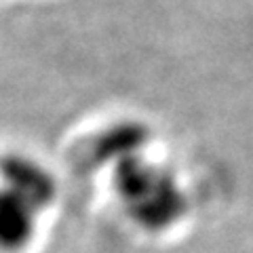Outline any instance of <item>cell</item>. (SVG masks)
<instances>
[{
	"instance_id": "cell-1",
	"label": "cell",
	"mask_w": 253,
	"mask_h": 253,
	"mask_svg": "<svg viewBox=\"0 0 253 253\" xmlns=\"http://www.w3.org/2000/svg\"><path fill=\"white\" fill-rule=\"evenodd\" d=\"M114 186L126 215L146 230H167L186 213V194L173 173L144 156L118 163Z\"/></svg>"
},
{
	"instance_id": "cell-2",
	"label": "cell",
	"mask_w": 253,
	"mask_h": 253,
	"mask_svg": "<svg viewBox=\"0 0 253 253\" xmlns=\"http://www.w3.org/2000/svg\"><path fill=\"white\" fill-rule=\"evenodd\" d=\"M0 186L17 194L38 213L51 207L57 194L51 171L21 154H9L0 161Z\"/></svg>"
},
{
	"instance_id": "cell-3",
	"label": "cell",
	"mask_w": 253,
	"mask_h": 253,
	"mask_svg": "<svg viewBox=\"0 0 253 253\" xmlns=\"http://www.w3.org/2000/svg\"><path fill=\"white\" fill-rule=\"evenodd\" d=\"M38 211L0 186V249L19 251L34 239Z\"/></svg>"
},
{
	"instance_id": "cell-4",
	"label": "cell",
	"mask_w": 253,
	"mask_h": 253,
	"mask_svg": "<svg viewBox=\"0 0 253 253\" xmlns=\"http://www.w3.org/2000/svg\"><path fill=\"white\" fill-rule=\"evenodd\" d=\"M146 141H148V135H146L144 126L133 125V123H123V125L112 126V129L106 131L97 139L95 152H97L101 161L112 163L116 167L118 163L126 161V158L141 156V150H144Z\"/></svg>"
}]
</instances>
